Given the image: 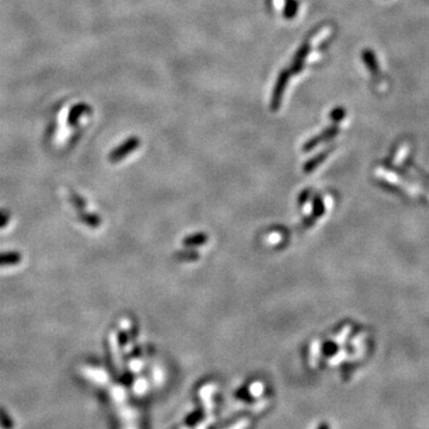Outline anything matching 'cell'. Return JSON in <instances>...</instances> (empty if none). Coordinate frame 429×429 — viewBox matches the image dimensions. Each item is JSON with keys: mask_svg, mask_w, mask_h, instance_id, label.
<instances>
[{"mask_svg": "<svg viewBox=\"0 0 429 429\" xmlns=\"http://www.w3.org/2000/svg\"><path fill=\"white\" fill-rule=\"evenodd\" d=\"M327 154H328V151H323V153H322V154H320L319 156H316V157H315V159L311 160V161L309 162V164L307 165V170H308V171H310L311 168L316 167V166L319 165L320 162H321L323 159H325V156H327Z\"/></svg>", "mask_w": 429, "mask_h": 429, "instance_id": "9", "label": "cell"}, {"mask_svg": "<svg viewBox=\"0 0 429 429\" xmlns=\"http://www.w3.org/2000/svg\"><path fill=\"white\" fill-rule=\"evenodd\" d=\"M290 75H291V72L288 70H284L279 73L271 98V108L273 111L278 110L280 107V103H282L283 96H284V91L286 88V85H287L288 82V79H290Z\"/></svg>", "mask_w": 429, "mask_h": 429, "instance_id": "1", "label": "cell"}, {"mask_svg": "<svg viewBox=\"0 0 429 429\" xmlns=\"http://www.w3.org/2000/svg\"><path fill=\"white\" fill-rule=\"evenodd\" d=\"M298 12V1L297 0H286L284 8V17L287 19H292Z\"/></svg>", "mask_w": 429, "mask_h": 429, "instance_id": "6", "label": "cell"}, {"mask_svg": "<svg viewBox=\"0 0 429 429\" xmlns=\"http://www.w3.org/2000/svg\"><path fill=\"white\" fill-rule=\"evenodd\" d=\"M139 144H140V141L136 139V137L129 139L127 142L123 143V144L119 145L116 150L112 151V154H111L110 156L111 161H119V160H122L123 157L127 156L130 151L135 150L136 148L139 147Z\"/></svg>", "mask_w": 429, "mask_h": 429, "instance_id": "3", "label": "cell"}, {"mask_svg": "<svg viewBox=\"0 0 429 429\" xmlns=\"http://www.w3.org/2000/svg\"><path fill=\"white\" fill-rule=\"evenodd\" d=\"M361 57H362V61H364V64L366 65V67H367V70L370 71L372 74L378 73L379 65H378V61H377L376 54H374L373 51L371 49H365L361 53Z\"/></svg>", "mask_w": 429, "mask_h": 429, "instance_id": "4", "label": "cell"}, {"mask_svg": "<svg viewBox=\"0 0 429 429\" xmlns=\"http://www.w3.org/2000/svg\"><path fill=\"white\" fill-rule=\"evenodd\" d=\"M8 222V214L5 211H0V227H4Z\"/></svg>", "mask_w": 429, "mask_h": 429, "instance_id": "11", "label": "cell"}, {"mask_svg": "<svg viewBox=\"0 0 429 429\" xmlns=\"http://www.w3.org/2000/svg\"><path fill=\"white\" fill-rule=\"evenodd\" d=\"M329 117H330L331 121H334V122L342 121V119L346 117V110H345V108H342V107L334 108V110L330 112V116H329Z\"/></svg>", "mask_w": 429, "mask_h": 429, "instance_id": "8", "label": "cell"}, {"mask_svg": "<svg viewBox=\"0 0 429 429\" xmlns=\"http://www.w3.org/2000/svg\"><path fill=\"white\" fill-rule=\"evenodd\" d=\"M337 133H339V129H337V127H330V128H328L327 130L324 131V133H322V135H320L319 136V139H320V141H328V140H330V139H333V137H335L336 135H337Z\"/></svg>", "mask_w": 429, "mask_h": 429, "instance_id": "7", "label": "cell"}, {"mask_svg": "<svg viewBox=\"0 0 429 429\" xmlns=\"http://www.w3.org/2000/svg\"><path fill=\"white\" fill-rule=\"evenodd\" d=\"M309 53H310V44L309 43H303L299 47V49L297 50L296 55H294L292 60V64L290 66V70L288 71L291 72V74H297L303 70L304 61L309 55Z\"/></svg>", "mask_w": 429, "mask_h": 429, "instance_id": "2", "label": "cell"}, {"mask_svg": "<svg viewBox=\"0 0 429 429\" xmlns=\"http://www.w3.org/2000/svg\"><path fill=\"white\" fill-rule=\"evenodd\" d=\"M21 262V255L18 253L0 254V266H11Z\"/></svg>", "mask_w": 429, "mask_h": 429, "instance_id": "5", "label": "cell"}, {"mask_svg": "<svg viewBox=\"0 0 429 429\" xmlns=\"http://www.w3.org/2000/svg\"><path fill=\"white\" fill-rule=\"evenodd\" d=\"M247 426H250V421L247 419H243L242 421L235 423L230 429H245Z\"/></svg>", "mask_w": 429, "mask_h": 429, "instance_id": "10", "label": "cell"}]
</instances>
